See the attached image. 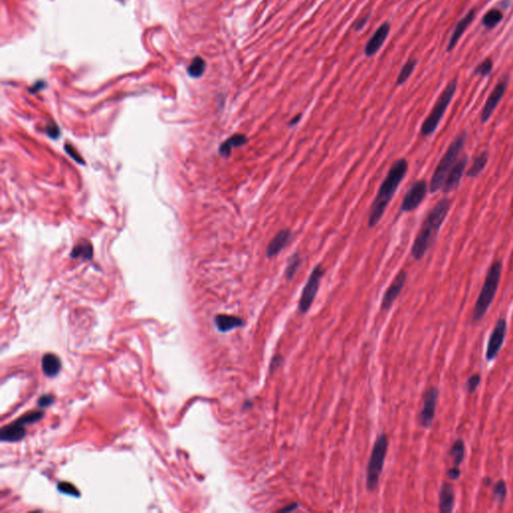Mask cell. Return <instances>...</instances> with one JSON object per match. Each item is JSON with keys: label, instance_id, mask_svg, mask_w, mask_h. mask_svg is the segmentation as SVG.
I'll return each mask as SVG.
<instances>
[{"label": "cell", "instance_id": "1", "mask_svg": "<svg viewBox=\"0 0 513 513\" xmlns=\"http://www.w3.org/2000/svg\"><path fill=\"white\" fill-rule=\"evenodd\" d=\"M408 168H409L408 161L404 157L397 159L391 166L370 208V214L368 219V227L370 229L376 227L380 223L381 219L384 216L387 206L392 201L400 183L405 178L408 172Z\"/></svg>", "mask_w": 513, "mask_h": 513}, {"label": "cell", "instance_id": "2", "mask_svg": "<svg viewBox=\"0 0 513 513\" xmlns=\"http://www.w3.org/2000/svg\"><path fill=\"white\" fill-rule=\"evenodd\" d=\"M450 206L451 201L449 199H441L424 219L411 248V255L416 261L422 260L435 242L441 226L449 213Z\"/></svg>", "mask_w": 513, "mask_h": 513}, {"label": "cell", "instance_id": "3", "mask_svg": "<svg viewBox=\"0 0 513 513\" xmlns=\"http://www.w3.org/2000/svg\"><path fill=\"white\" fill-rule=\"evenodd\" d=\"M501 272L502 263L500 261H495L488 269L485 281L473 309V322H480L487 313L488 309L496 296L501 279Z\"/></svg>", "mask_w": 513, "mask_h": 513}, {"label": "cell", "instance_id": "4", "mask_svg": "<svg viewBox=\"0 0 513 513\" xmlns=\"http://www.w3.org/2000/svg\"><path fill=\"white\" fill-rule=\"evenodd\" d=\"M467 133L466 131H462L450 144L446 153L441 157L440 161L437 165L436 169L432 175L431 181L429 184V192L431 194H435L439 190L442 189V185L445 181V179L453 166L456 164L457 158L461 153L465 144H466Z\"/></svg>", "mask_w": 513, "mask_h": 513}, {"label": "cell", "instance_id": "5", "mask_svg": "<svg viewBox=\"0 0 513 513\" xmlns=\"http://www.w3.org/2000/svg\"><path fill=\"white\" fill-rule=\"evenodd\" d=\"M457 85H458L457 78H453L447 83V85L439 96L432 110L430 111V113L428 114V116L425 119V121L421 126L420 132L423 136H429L435 132L449 104L451 103L455 96V92L457 90Z\"/></svg>", "mask_w": 513, "mask_h": 513}, {"label": "cell", "instance_id": "6", "mask_svg": "<svg viewBox=\"0 0 513 513\" xmlns=\"http://www.w3.org/2000/svg\"><path fill=\"white\" fill-rule=\"evenodd\" d=\"M388 451V438L381 434L377 438L367 467L366 485L369 491H374L379 484V479L384 467L385 458Z\"/></svg>", "mask_w": 513, "mask_h": 513}, {"label": "cell", "instance_id": "7", "mask_svg": "<svg viewBox=\"0 0 513 513\" xmlns=\"http://www.w3.org/2000/svg\"><path fill=\"white\" fill-rule=\"evenodd\" d=\"M324 274H325V270L321 264H317L314 267L313 271L311 272L308 281L306 283V285L302 291V295H301V298L299 301V311L302 314L307 313L311 308V306L316 298V295L318 293L320 283H321L322 278L324 277Z\"/></svg>", "mask_w": 513, "mask_h": 513}, {"label": "cell", "instance_id": "8", "mask_svg": "<svg viewBox=\"0 0 513 513\" xmlns=\"http://www.w3.org/2000/svg\"><path fill=\"white\" fill-rule=\"evenodd\" d=\"M508 83H509V76L505 75L500 78V80L494 86L493 90L491 91V94L488 97L487 101L484 103V106H483L481 113H480V121L482 124H486L490 120V118L492 116L497 105L501 102V100L503 99V97L506 92Z\"/></svg>", "mask_w": 513, "mask_h": 513}, {"label": "cell", "instance_id": "9", "mask_svg": "<svg viewBox=\"0 0 513 513\" xmlns=\"http://www.w3.org/2000/svg\"><path fill=\"white\" fill-rule=\"evenodd\" d=\"M428 189L429 188L426 180H416L404 196L400 205V211L403 213H410L415 211L425 200Z\"/></svg>", "mask_w": 513, "mask_h": 513}, {"label": "cell", "instance_id": "10", "mask_svg": "<svg viewBox=\"0 0 513 513\" xmlns=\"http://www.w3.org/2000/svg\"><path fill=\"white\" fill-rule=\"evenodd\" d=\"M507 333V321L504 318H500L489 337L485 358L488 362H491L495 359L502 348V345L505 340V336Z\"/></svg>", "mask_w": 513, "mask_h": 513}, {"label": "cell", "instance_id": "11", "mask_svg": "<svg viewBox=\"0 0 513 513\" xmlns=\"http://www.w3.org/2000/svg\"><path fill=\"white\" fill-rule=\"evenodd\" d=\"M438 389L436 387H430L423 399V406L420 411L418 421L423 428H430L433 424L435 412H436L437 401H438Z\"/></svg>", "mask_w": 513, "mask_h": 513}, {"label": "cell", "instance_id": "12", "mask_svg": "<svg viewBox=\"0 0 513 513\" xmlns=\"http://www.w3.org/2000/svg\"><path fill=\"white\" fill-rule=\"evenodd\" d=\"M407 280V273L405 271H400L393 282L389 286L387 291L385 292L384 297L381 303V310L382 311H388L390 310L393 303L396 301V299L399 297L400 293L402 292L405 283Z\"/></svg>", "mask_w": 513, "mask_h": 513}, {"label": "cell", "instance_id": "13", "mask_svg": "<svg viewBox=\"0 0 513 513\" xmlns=\"http://www.w3.org/2000/svg\"><path fill=\"white\" fill-rule=\"evenodd\" d=\"M468 162V157L466 155L462 156L459 160L456 161V164L453 166L449 174L447 175L445 181L442 185V192L444 194H449L453 191H455L460 183V180L463 177V173L465 170V167Z\"/></svg>", "mask_w": 513, "mask_h": 513}, {"label": "cell", "instance_id": "14", "mask_svg": "<svg viewBox=\"0 0 513 513\" xmlns=\"http://www.w3.org/2000/svg\"><path fill=\"white\" fill-rule=\"evenodd\" d=\"M390 24L384 22L378 29L374 32V34L371 36V38L368 40V42L365 45L364 52L366 56L371 57L375 55L377 52L380 51V49L383 46L385 40L387 39L389 32H390Z\"/></svg>", "mask_w": 513, "mask_h": 513}, {"label": "cell", "instance_id": "15", "mask_svg": "<svg viewBox=\"0 0 513 513\" xmlns=\"http://www.w3.org/2000/svg\"><path fill=\"white\" fill-rule=\"evenodd\" d=\"M476 12H477V10L475 8L470 9L466 13V15L457 22V25L454 27L453 32H452V34H451V36L449 38V42L447 44L446 52H451L455 49V46L457 45L458 41L460 40V38H461L462 35L464 34V32L466 31V29L469 27V26L471 25V22L474 20V18L476 16Z\"/></svg>", "mask_w": 513, "mask_h": 513}, {"label": "cell", "instance_id": "16", "mask_svg": "<svg viewBox=\"0 0 513 513\" xmlns=\"http://www.w3.org/2000/svg\"><path fill=\"white\" fill-rule=\"evenodd\" d=\"M292 240V231L289 229H283L279 231L272 241L268 244L266 248V256L268 259H272L278 256L283 250L287 247V245Z\"/></svg>", "mask_w": 513, "mask_h": 513}, {"label": "cell", "instance_id": "17", "mask_svg": "<svg viewBox=\"0 0 513 513\" xmlns=\"http://www.w3.org/2000/svg\"><path fill=\"white\" fill-rule=\"evenodd\" d=\"M26 435V424H24L18 419L13 423L4 426L0 432V438L4 442L19 441Z\"/></svg>", "mask_w": 513, "mask_h": 513}, {"label": "cell", "instance_id": "18", "mask_svg": "<svg viewBox=\"0 0 513 513\" xmlns=\"http://www.w3.org/2000/svg\"><path fill=\"white\" fill-rule=\"evenodd\" d=\"M455 502L454 490L450 483L444 482L439 492V511L443 513L452 512Z\"/></svg>", "mask_w": 513, "mask_h": 513}, {"label": "cell", "instance_id": "19", "mask_svg": "<svg viewBox=\"0 0 513 513\" xmlns=\"http://www.w3.org/2000/svg\"><path fill=\"white\" fill-rule=\"evenodd\" d=\"M249 142V138L246 134L244 133H236L232 134L229 138H227L219 149V154L224 157H230L231 154V151L234 148H240L245 145H247Z\"/></svg>", "mask_w": 513, "mask_h": 513}, {"label": "cell", "instance_id": "20", "mask_svg": "<svg viewBox=\"0 0 513 513\" xmlns=\"http://www.w3.org/2000/svg\"><path fill=\"white\" fill-rule=\"evenodd\" d=\"M215 322H216V326H217L218 330L223 333L229 332L235 328L243 327L245 325L244 321L241 318L236 317V316H231V315H224V314H220V315L216 316Z\"/></svg>", "mask_w": 513, "mask_h": 513}, {"label": "cell", "instance_id": "21", "mask_svg": "<svg viewBox=\"0 0 513 513\" xmlns=\"http://www.w3.org/2000/svg\"><path fill=\"white\" fill-rule=\"evenodd\" d=\"M41 367L43 373L48 377H54L59 373L61 368V363L56 355L49 353L42 357Z\"/></svg>", "mask_w": 513, "mask_h": 513}, {"label": "cell", "instance_id": "22", "mask_svg": "<svg viewBox=\"0 0 513 513\" xmlns=\"http://www.w3.org/2000/svg\"><path fill=\"white\" fill-rule=\"evenodd\" d=\"M488 157L489 156H488L487 152H482L481 154H478L474 158L473 165L466 172V176L468 178H476V177H478L483 172V170L485 169V167H486L488 162Z\"/></svg>", "mask_w": 513, "mask_h": 513}, {"label": "cell", "instance_id": "23", "mask_svg": "<svg viewBox=\"0 0 513 513\" xmlns=\"http://www.w3.org/2000/svg\"><path fill=\"white\" fill-rule=\"evenodd\" d=\"M301 265H302V258L298 252H296L295 254H293L289 258L288 263H287V267H286V271H285V277H286L287 281H291L295 278Z\"/></svg>", "mask_w": 513, "mask_h": 513}, {"label": "cell", "instance_id": "24", "mask_svg": "<svg viewBox=\"0 0 513 513\" xmlns=\"http://www.w3.org/2000/svg\"><path fill=\"white\" fill-rule=\"evenodd\" d=\"M503 20V12L498 8H492L487 11L482 18V26L492 29Z\"/></svg>", "mask_w": 513, "mask_h": 513}, {"label": "cell", "instance_id": "25", "mask_svg": "<svg viewBox=\"0 0 513 513\" xmlns=\"http://www.w3.org/2000/svg\"><path fill=\"white\" fill-rule=\"evenodd\" d=\"M449 455L453 461L454 466H459L461 464L465 457V444L462 439H457L453 443L449 451Z\"/></svg>", "mask_w": 513, "mask_h": 513}, {"label": "cell", "instance_id": "26", "mask_svg": "<svg viewBox=\"0 0 513 513\" xmlns=\"http://www.w3.org/2000/svg\"><path fill=\"white\" fill-rule=\"evenodd\" d=\"M205 61L204 58L197 56L193 59L188 67V74L190 77L199 78L204 75L205 71Z\"/></svg>", "mask_w": 513, "mask_h": 513}, {"label": "cell", "instance_id": "27", "mask_svg": "<svg viewBox=\"0 0 513 513\" xmlns=\"http://www.w3.org/2000/svg\"><path fill=\"white\" fill-rule=\"evenodd\" d=\"M71 256L73 258H82L85 260H90L92 258V246L88 242L82 241L73 249Z\"/></svg>", "mask_w": 513, "mask_h": 513}, {"label": "cell", "instance_id": "28", "mask_svg": "<svg viewBox=\"0 0 513 513\" xmlns=\"http://www.w3.org/2000/svg\"><path fill=\"white\" fill-rule=\"evenodd\" d=\"M416 65H417L416 59L411 58L406 61V63L403 65V67L401 68L398 77H397V85H402L407 81V79L411 77L412 73L414 72Z\"/></svg>", "mask_w": 513, "mask_h": 513}, {"label": "cell", "instance_id": "29", "mask_svg": "<svg viewBox=\"0 0 513 513\" xmlns=\"http://www.w3.org/2000/svg\"><path fill=\"white\" fill-rule=\"evenodd\" d=\"M493 69V60L491 57L485 58L474 69V75L478 77H488Z\"/></svg>", "mask_w": 513, "mask_h": 513}, {"label": "cell", "instance_id": "30", "mask_svg": "<svg viewBox=\"0 0 513 513\" xmlns=\"http://www.w3.org/2000/svg\"><path fill=\"white\" fill-rule=\"evenodd\" d=\"M507 496V486L504 480H499L493 488V497L496 501L502 503Z\"/></svg>", "mask_w": 513, "mask_h": 513}, {"label": "cell", "instance_id": "31", "mask_svg": "<svg viewBox=\"0 0 513 513\" xmlns=\"http://www.w3.org/2000/svg\"><path fill=\"white\" fill-rule=\"evenodd\" d=\"M481 382V377L479 374H473L466 382V389L469 394H473Z\"/></svg>", "mask_w": 513, "mask_h": 513}, {"label": "cell", "instance_id": "32", "mask_svg": "<svg viewBox=\"0 0 513 513\" xmlns=\"http://www.w3.org/2000/svg\"><path fill=\"white\" fill-rule=\"evenodd\" d=\"M57 487L59 489V491H61L62 493H65V494H69V495H73V496H78L79 495V492L77 491V488L75 487L73 484L68 483V482H61L57 485Z\"/></svg>", "mask_w": 513, "mask_h": 513}, {"label": "cell", "instance_id": "33", "mask_svg": "<svg viewBox=\"0 0 513 513\" xmlns=\"http://www.w3.org/2000/svg\"><path fill=\"white\" fill-rule=\"evenodd\" d=\"M283 361H284V358H283L282 355H277L272 359L271 364H270V368H269L271 374H273L274 371L277 370L282 365Z\"/></svg>", "mask_w": 513, "mask_h": 513}, {"label": "cell", "instance_id": "34", "mask_svg": "<svg viewBox=\"0 0 513 513\" xmlns=\"http://www.w3.org/2000/svg\"><path fill=\"white\" fill-rule=\"evenodd\" d=\"M460 474H461V471L459 469V466H454L447 471V476L449 477L450 480H453V481L457 480L460 477Z\"/></svg>", "mask_w": 513, "mask_h": 513}, {"label": "cell", "instance_id": "35", "mask_svg": "<svg viewBox=\"0 0 513 513\" xmlns=\"http://www.w3.org/2000/svg\"><path fill=\"white\" fill-rule=\"evenodd\" d=\"M53 400H54V398H53L52 395H43V396H41L39 398L38 404H39L40 407L44 408V407H48V406H50L51 404H52Z\"/></svg>", "mask_w": 513, "mask_h": 513}, {"label": "cell", "instance_id": "36", "mask_svg": "<svg viewBox=\"0 0 513 513\" xmlns=\"http://www.w3.org/2000/svg\"><path fill=\"white\" fill-rule=\"evenodd\" d=\"M65 150H66L67 154H69L72 157H74V158L77 160V162H83V161H82V159H81V156H80L79 154H77V151L75 150V148H74V147H72V146H69V145H66V146H65Z\"/></svg>", "mask_w": 513, "mask_h": 513}, {"label": "cell", "instance_id": "37", "mask_svg": "<svg viewBox=\"0 0 513 513\" xmlns=\"http://www.w3.org/2000/svg\"><path fill=\"white\" fill-rule=\"evenodd\" d=\"M369 17H370V16H369V14H367V15L363 16L362 18H360L359 20H358V21L354 25V29H355V30H357V31H358V30H361L364 26H366L367 21L369 20Z\"/></svg>", "mask_w": 513, "mask_h": 513}, {"label": "cell", "instance_id": "38", "mask_svg": "<svg viewBox=\"0 0 513 513\" xmlns=\"http://www.w3.org/2000/svg\"><path fill=\"white\" fill-rule=\"evenodd\" d=\"M48 133L52 136V138H56V137H58V135H59V129L57 128V126H55V125L53 124V125L49 126V128H48Z\"/></svg>", "mask_w": 513, "mask_h": 513}, {"label": "cell", "instance_id": "39", "mask_svg": "<svg viewBox=\"0 0 513 513\" xmlns=\"http://www.w3.org/2000/svg\"><path fill=\"white\" fill-rule=\"evenodd\" d=\"M297 507H298V503H292V504H290L289 506L283 507L282 509H280V510H279V512H291V511L295 510Z\"/></svg>", "mask_w": 513, "mask_h": 513}, {"label": "cell", "instance_id": "40", "mask_svg": "<svg viewBox=\"0 0 513 513\" xmlns=\"http://www.w3.org/2000/svg\"><path fill=\"white\" fill-rule=\"evenodd\" d=\"M301 119H302V114H301V113L297 114L296 116H294V118H293V119H292V120H291V121L289 122L288 126H289V127L291 128V127H294V126L298 125V124H299V122L301 121Z\"/></svg>", "mask_w": 513, "mask_h": 513}]
</instances>
